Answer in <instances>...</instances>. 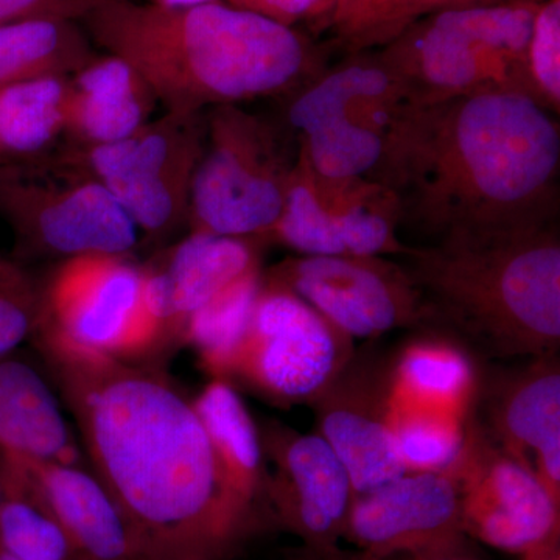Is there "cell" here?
I'll return each mask as SVG.
<instances>
[{"mask_svg": "<svg viewBox=\"0 0 560 560\" xmlns=\"http://www.w3.org/2000/svg\"><path fill=\"white\" fill-rule=\"evenodd\" d=\"M539 5L434 11L372 54L412 106L497 92L529 97L526 50Z\"/></svg>", "mask_w": 560, "mask_h": 560, "instance_id": "obj_5", "label": "cell"}, {"mask_svg": "<svg viewBox=\"0 0 560 560\" xmlns=\"http://www.w3.org/2000/svg\"><path fill=\"white\" fill-rule=\"evenodd\" d=\"M300 143L285 120L241 105L206 110V140L191 179L190 232L257 238L282 213Z\"/></svg>", "mask_w": 560, "mask_h": 560, "instance_id": "obj_6", "label": "cell"}, {"mask_svg": "<svg viewBox=\"0 0 560 560\" xmlns=\"http://www.w3.org/2000/svg\"><path fill=\"white\" fill-rule=\"evenodd\" d=\"M22 167H25V165L14 164V162L7 160V158L0 153V178H5V176L13 175V173L21 171Z\"/></svg>", "mask_w": 560, "mask_h": 560, "instance_id": "obj_39", "label": "cell"}, {"mask_svg": "<svg viewBox=\"0 0 560 560\" xmlns=\"http://www.w3.org/2000/svg\"><path fill=\"white\" fill-rule=\"evenodd\" d=\"M31 340L140 560H228L270 526L235 488L191 400L164 375L47 330Z\"/></svg>", "mask_w": 560, "mask_h": 560, "instance_id": "obj_1", "label": "cell"}, {"mask_svg": "<svg viewBox=\"0 0 560 560\" xmlns=\"http://www.w3.org/2000/svg\"><path fill=\"white\" fill-rule=\"evenodd\" d=\"M300 143V142H298ZM399 197L364 178H329L298 153L285 205L257 243L285 246L298 256L404 257Z\"/></svg>", "mask_w": 560, "mask_h": 560, "instance_id": "obj_11", "label": "cell"}, {"mask_svg": "<svg viewBox=\"0 0 560 560\" xmlns=\"http://www.w3.org/2000/svg\"><path fill=\"white\" fill-rule=\"evenodd\" d=\"M69 77L0 86V153L14 164L46 160L65 135Z\"/></svg>", "mask_w": 560, "mask_h": 560, "instance_id": "obj_26", "label": "cell"}, {"mask_svg": "<svg viewBox=\"0 0 560 560\" xmlns=\"http://www.w3.org/2000/svg\"><path fill=\"white\" fill-rule=\"evenodd\" d=\"M158 103L130 62L97 55L69 77L62 139L72 145L117 142L149 124Z\"/></svg>", "mask_w": 560, "mask_h": 560, "instance_id": "obj_20", "label": "cell"}, {"mask_svg": "<svg viewBox=\"0 0 560 560\" xmlns=\"http://www.w3.org/2000/svg\"><path fill=\"white\" fill-rule=\"evenodd\" d=\"M234 9L249 11L261 18L296 28L300 22L318 35L326 32L335 0H221Z\"/></svg>", "mask_w": 560, "mask_h": 560, "instance_id": "obj_33", "label": "cell"}, {"mask_svg": "<svg viewBox=\"0 0 560 560\" xmlns=\"http://www.w3.org/2000/svg\"><path fill=\"white\" fill-rule=\"evenodd\" d=\"M221 2V0H149L151 5L162 9H189V7L206 5V3Z\"/></svg>", "mask_w": 560, "mask_h": 560, "instance_id": "obj_38", "label": "cell"}, {"mask_svg": "<svg viewBox=\"0 0 560 560\" xmlns=\"http://www.w3.org/2000/svg\"><path fill=\"white\" fill-rule=\"evenodd\" d=\"M205 140L206 110L165 113L117 142H62L44 161L101 184L138 231L161 241L189 221L191 179Z\"/></svg>", "mask_w": 560, "mask_h": 560, "instance_id": "obj_8", "label": "cell"}, {"mask_svg": "<svg viewBox=\"0 0 560 560\" xmlns=\"http://www.w3.org/2000/svg\"><path fill=\"white\" fill-rule=\"evenodd\" d=\"M547 0H412L410 10L411 22L434 13V11L452 9H470V7L503 5V3H544Z\"/></svg>", "mask_w": 560, "mask_h": 560, "instance_id": "obj_36", "label": "cell"}, {"mask_svg": "<svg viewBox=\"0 0 560 560\" xmlns=\"http://www.w3.org/2000/svg\"><path fill=\"white\" fill-rule=\"evenodd\" d=\"M355 340L429 327L404 265L389 257L296 256L264 272Z\"/></svg>", "mask_w": 560, "mask_h": 560, "instance_id": "obj_13", "label": "cell"}, {"mask_svg": "<svg viewBox=\"0 0 560 560\" xmlns=\"http://www.w3.org/2000/svg\"><path fill=\"white\" fill-rule=\"evenodd\" d=\"M0 453L65 530L73 560H140L124 515L97 478L70 464Z\"/></svg>", "mask_w": 560, "mask_h": 560, "instance_id": "obj_19", "label": "cell"}, {"mask_svg": "<svg viewBox=\"0 0 560 560\" xmlns=\"http://www.w3.org/2000/svg\"><path fill=\"white\" fill-rule=\"evenodd\" d=\"M460 348L436 330L408 342L393 359L397 407L440 411L466 420L478 381L467 350Z\"/></svg>", "mask_w": 560, "mask_h": 560, "instance_id": "obj_23", "label": "cell"}, {"mask_svg": "<svg viewBox=\"0 0 560 560\" xmlns=\"http://www.w3.org/2000/svg\"><path fill=\"white\" fill-rule=\"evenodd\" d=\"M191 404L235 488L267 515L271 525L260 431L245 401L230 383L213 378Z\"/></svg>", "mask_w": 560, "mask_h": 560, "instance_id": "obj_24", "label": "cell"}, {"mask_svg": "<svg viewBox=\"0 0 560 560\" xmlns=\"http://www.w3.org/2000/svg\"><path fill=\"white\" fill-rule=\"evenodd\" d=\"M458 458V456H456ZM342 539L374 558H471L456 459L353 497Z\"/></svg>", "mask_w": 560, "mask_h": 560, "instance_id": "obj_14", "label": "cell"}, {"mask_svg": "<svg viewBox=\"0 0 560 560\" xmlns=\"http://www.w3.org/2000/svg\"><path fill=\"white\" fill-rule=\"evenodd\" d=\"M456 464L463 526L470 539L522 556L560 536V508L534 471L504 452L475 419L466 420Z\"/></svg>", "mask_w": 560, "mask_h": 560, "instance_id": "obj_15", "label": "cell"}, {"mask_svg": "<svg viewBox=\"0 0 560 560\" xmlns=\"http://www.w3.org/2000/svg\"><path fill=\"white\" fill-rule=\"evenodd\" d=\"M36 329L121 360L164 346L143 302V268L130 254H86L60 261L39 280Z\"/></svg>", "mask_w": 560, "mask_h": 560, "instance_id": "obj_10", "label": "cell"}, {"mask_svg": "<svg viewBox=\"0 0 560 560\" xmlns=\"http://www.w3.org/2000/svg\"><path fill=\"white\" fill-rule=\"evenodd\" d=\"M412 0H335L326 32L330 49L370 54L396 39L411 24Z\"/></svg>", "mask_w": 560, "mask_h": 560, "instance_id": "obj_29", "label": "cell"}, {"mask_svg": "<svg viewBox=\"0 0 560 560\" xmlns=\"http://www.w3.org/2000/svg\"><path fill=\"white\" fill-rule=\"evenodd\" d=\"M0 560H20L16 558H13V556L9 555L3 548H0Z\"/></svg>", "mask_w": 560, "mask_h": 560, "instance_id": "obj_40", "label": "cell"}, {"mask_svg": "<svg viewBox=\"0 0 560 560\" xmlns=\"http://www.w3.org/2000/svg\"><path fill=\"white\" fill-rule=\"evenodd\" d=\"M285 560H477L474 558H445V559H415V558H388L381 559L374 556L366 555L363 551H349L335 545L329 548H308L301 545V547L293 548V550L285 552Z\"/></svg>", "mask_w": 560, "mask_h": 560, "instance_id": "obj_35", "label": "cell"}, {"mask_svg": "<svg viewBox=\"0 0 560 560\" xmlns=\"http://www.w3.org/2000/svg\"><path fill=\"white\" fill-rule=\"evenodd\" d=\"M311 407L318 434L345 464L355 495L407 471L397 448L393 360L377 350H353Z\"/></svg>", "mask_w": 560, "mask_h": 560, "instance_id": "obj_16", "label": "cell"}, {"mask_svg": "<svg viewBox=\"0 0 560 560\" xmlns=\"http://www.w3.org/2000/svg\"><path fill=\"white\" fill-rule=\"evenodd\" d=\"M80 24L138 70L165 113L290 98L327 68V47L311 36L223 2L162 9L105 0Z\"/></svg>", "mask_w": 560, "mask_h": 560, "instance_id": "obj_3", "label": "cell"}, {"mask_svg": "<svg viewBox=\"0 0 560 560\" xmlns=\"http://www.w3.org/2000/svg\"><path fill=\"white\" fill-rule=\"evenodd\" d=\"M353 350L352 338L293 291L264 278L232 377L282 407L311 405Z\"/></svg>", "mask_w": 560, "mask_h": 560, "instance_id": "obj_12", "label": "cell"}, {"mask_svg": "<svg viewBox=\"0 0 560 560\" xmlns=\"http://www.w3.org/2000/svg\"><path fill=\"white\" fill-rule=\"evenodd\" d=\"M253 238L190 232L160 259L143 265V302L162 342L183 340L195 312L235 280L260 268Z\"/></svg>", "mask_w": 560, "mask_h": 560, "instance_id": "obj_18", "label": "cell"}, {"mask_svg": "<svg viewBox=\"0 0 560 560\" xmlns=\"http://www.w3.org/2000/svg\"><path fill=\"white\" fill-rule=\"evenodd\" d=\"M79 21L33 18L0 24V86L70 77L97 57Z\"/></svg>", "mask_w": 560, "mask_h": 560, "instance_id": "obj_25", "label": "cell"}, {"mask_svg": "<svg viewBox=\"0 0 560 560\" xmlns=\"http://www.w3.org/2000/svg\"><path fill=\"white\" fill-rule=\"evenodd\" d=\"M261 280L260 268L249 271L202 305L184 327L183 340L197 350L206 370L215 378L226 381L234 375Z\"/></svg>", "mask_w": 560, "mask_h": 560, "instance_id": "obj_27", "label": "cell"}, {"mask_svg": "<svg viewBox=\"0 0 560 560\" xmlns=\"http://www.w3.org/2000/svg\"><path fill=\"white\" fill-rule=\"evenodd\" d=\"M0 548L20 560H73L65 530L0 453Z\"/></svg>", "mask_w": 560, "mask_h": 560, "instance_id": "obj_28", "label": "cell"}, {"mask_svg": "<svg viewBox=\"0 0 560 560\" xmlns=\"http://www.w3.org/2000/svg\"><path fill=\"white\" fill-rule=\"evenodd\" d=\"M466 420L440 411L397 407L396 440L405 469L429 471L451 466L463 448Z\"/></svg>", "mask_w": 560, "mask_h": 560, "instance_id": "obj_30", "label": "cell"}, {"mask_svg": "<svg viewBox=\"0 0 560 560\" xmlns=\"http://www.w3.org/2000/svg\"><path fill=\"white\" fill-rule=\"evenodd\" d=\"M0 451L70 464L75 445L54 394L39 372L0 357Z\"/></svg>", "mask_w": 560, "mask_h": 560, "instance_id": "obj_22", "label": "cell"}, {"mask_svg": "<svg viewBox=\"0 0 560 560\" xmlns=\"http://www.w3.org/2000/svg\"><path fill=\"white\" fill-rule=\"evenodd\" d=\"M39 313V280L0 250V357L31 340Z\"/></svg>", "mask_w": 560, "mask_h": 560, "instance_id": "obj_32", "label": "cell"}, {"mask_svg": "<svg viewBox=\"0 0 560 560\" xmlns=\"http://www.w3.org/2000/svg\"><path fill=\"white\" fill-rule=\"evenodd\" d=\"M268 474L271 525L300 537L308 548L338 545L355 490L345 464L318 433L304 434L279 422L260 431Z\"/></svg>", "mask_w": 560, "mask_h": 560, "instance_id": "obj_17", "label": "cell"}, {"mask_svg": "<svg viewBox=\"0 0 560 560\" xmlns=\"http://www.w3.org/2000/svg\"><path fill=\"white\" fill-rule=\"evenodd\" d=\"M401 260L429 330L497 359L558 352V224L447 235L411 246Z\"/></svg>", "mask_w": 560, "mask_h": 560, "instance_id": "obj_4", "label": "cell"}, {"mask_svg": "<svg viewBox=\"0 0 560 560\" xmlns=\"http://www.w3.org/2000/svg\"><path fill=\"white\" fill-rule=\"evenodd\" d=\"M105 0H0V24L33 20V18H61L81 21Z\"/></svg>", "mask_w": 560, "mask_h": 560, "instance_id": "obj_34", "label": "cell"}, {"mask_svg": "<svg viewBox=\"0 0 560 560\" xmlns=\"http://www.w3.org/2000/svg\"><path fill=\"white\" fill-rule=\"evenodd\" d=\"M0 220L13 234L11 256L25 265L125 256L138 245V228L105 187L46 161L0 178Z\"/></svg>", "mask_w": 560, "mask_h": 560, "instance_id": "obj_9", "label": "cell"}, {"mask_svg": "<svg viewBox=\"0 0 560 560\" xmlns=\"http://www.w3.org/2000/svg\"><path fill=\"white\" fill-rule=\"evenodd\" d=\"M411 106L370 51L348 55L291 95L285 124L319 175L383 184Z\"/></svg>", "mask_w": 560, "mask_h": 560, "instance_id": "obj_7", "label": "cell"}, {"mask_svg": "<svg viewBox=\"0 0 560 560\" xmlns=\"http://www.w3.org/2000/svg\"><path fill=\"white\" fill-rule=\"evenodd\" d=\"M558 116L518 92L411 106L383 186L431 242L556 223Z\"/></svg>", "mask_w": 560, "mask_h": 560, "instance_id": "obj_2", "label": "cell"}, {"mask_svg": "<svg viewBox=\"0 0 560 560\" xmlns=\"http://www.w3.org/2000/svg\"><path fill=\"white\" fill-rule=\"evenodd\" d=\"M485 400L489 429H482L504 452L530 467L537 452L560 442L558 352L533 357L525 366L503 372L489 383Z\"/></svg>", "mask_w": 560, "mask_h": 560, "instance_id": "obj_21", "label": "cell"}, {"mask_svg": "<svg viewBox=\"0 0 560 560\" xmlns=\"http://www.w3.org/2000/svg\"><path fill=\"white\" fill-rule=\"evenodd\" d=\"M522 560H560V536L529 548L523 552Z\"/></svg>", "mask_w": 560, "mask_h": 560, "instance_id": "obj_37", "label": "cell"}, {"mask_svg": "<svg viewBox=\"0 0 560 560\" xmlns=\"http://www.w3.org/2000/svg\"><path fill=\"white\" fill-rule=\"evenodd\" d=\"M529 97L555 116L560 113V0L537 7L526 50Z\"/></svg>", "mask_w": 560, "mask_h": 560, "instance_id": "obj_31", "label": "cell"}]
</instances>
